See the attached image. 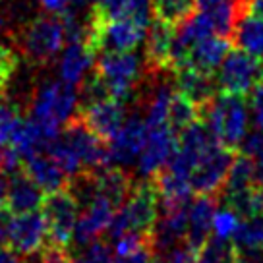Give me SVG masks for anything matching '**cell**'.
<instances>
[{"instance_id":"cell-24","label":"cell","mask_w":263,"mask_h":263,"mask_svg":"<svg viewBox=\"0 0 263 263\" xmlns=\"http://www.w3.org/2000/svg\"><path fill=\"white\" fill-rule=\"evenodd\" d=\"M230 47H232V41L222 35H215V33L205 35L190 47L186 66H196L199 70L215 72L222 62L224 54L230 50Z\"/></svg>"},{"instance_id":"cell-31","label":"cell","mask_w":263,"mask_h":263,"mask_svg":"<svg viewBox=\"0 0 263 263\" xmlns=\"http://www.w3.org/2000/svg\"><path fill=\"white\" fill-rule=\"evenodd\" d=\"M149 10L157 20L178 25L196 10V0H151Z\"/></svg>"},{"instance_id":"cell-6","label":"cell","mask_w":263,"mask_h":263,"mask_svg":"<svg viewBox=\"0 0 263 263\" xmlns=\"http://www.w3.org/2000/svg\"><path fill=\"white\" fill-rule=\"evenodd\" d=\"M93 68V76L107 97L120 103L134 97L141 80V60L134 50H105Z\"/></svg>"},{"instance_id":"cell-30","label":"cell","mask_w":263,"mask_h":263,"mask_svg":"<svg viewBox=\"0 0 263 263\" xmlns=\"http://www.w3.org/2000/svg\"><path fill=\"white\" fill-rule=\"evenodd\" d=\"M199 118H201V108L194 101H190L186 95H182L180 91H174L166 126L173 128L176 134H180L184 128H188L190 124H194Z\"/></svg>"},{"instance_id":"cell-43","label":"cell","mask_w":263,"mask_h":263,"mask_svg":"<svg viewBox=\"0 0 263 263\" xmlns=\"http://www.w3.org/2000/svg\"><path fill=\"white\" fill-rule=\"evenodd\" d=\"M238 263H263V250L248 252V254H238Z\"/></svg>"},{"instance_id":"cell-48","label":"cell","mask_w":263,"mask_h":263,"mask_svg":"<svg viewBox=\"0 0 263 263\" xmlns=\"http://www.w3.org/2000/svg\"><path fill=\"white\" fill-rule=\"evenodd\" d=\"M261 80H263V58H261Z\"/></svg>"},{"instance_id":"cell-37","label":"cell","mask_w":263,"mask_h":263,"mask_svg":"<svg viewBox=\"0 0 263 263\" xmlns=\"http://www.w3.org/2000/svg\"><path fill=\"white\" fill-rule=\"evenodd\" d=\"M197 259H199V252L196 248H192L186 242H180L176 246L168 248V254L163 263H197Z\"/></svg>"},{"instance_id":"cell-35","label":"cell","mask_w":263,"mask_h":263,"mask_svg":"<svg viewBox=\"0 0 263 263\" xmlns=\"http://www.w3.org/2000/svg\"><path fill=\"white\" fill-rule=\"evenodd\" d=\"M240 153H244L254 161L259 182L263 184V130L257 128L255 132L246 134V138L240 143Z\"/></svg>"},{"instance_id":"cell-19","label":"cell","mask_w":263,"mask_h":263,"mask_svg":"<svg viewBox=\"0 0 263 263\" xmlns=\"http://www.w3.org/2000/svg\"><path fill=\"white\" fill-rule=\"evenodd\" d=\"M217 211L215 196H199L188 209V230H186V244L201 252L211 240V227Z\"/></svg>"},{"instance_id":"cell-26","label":"cell","mask_w":263,"mask_h":263,"mask_svg":"<svg viewBox=\"0 0 263 263\" xmlns=\"http://www.w3.org/2000/svg\"><path fill=\"white\" fill-rule=\"evenodd\" d=\"M174 91L168 83H157L151 89V93L145 99V124L147 128H157V126H166L168 120V108L173 101Z\"/></svg>"},{"instance_id":"cell-49","label":"cell","mask_w":263,"mask_h":263,"mask_svg":"<svg viewBox=\"0 0 263 263\" xmlns=\"http://www.w3.org/2000/svg\"><path fill=\"white\" fill-rule=\"evenodd\" d=\"M141 2H149V0H141Z\"/></svg>"},{"instance_id":"cell-1","label":"cell","mask_w":263,"mask_h":263,"mask_svg":"<svg viewBox=\"0 0 263 263\" xmlns=\"http://www.w3.org/2000/svg\"><path fill=\"white\" fill-rule=\"evenodd\" d=\"M78 89L60 82H47L33 93L29 118L37 124L47 141L54 140L60 130L78 112Z\"/></svg>"},{"instance_id":"cell-38","label":"cell","mask_w":263,"mask_h":263,"mask_svg":"<svg viewBox=\"0 0 263 263\" xmlns=\"http://www.w3.org/2000/svg\"><path fill=\"white\" fill-rule=\"evenodd\" d=\"M248 107L252 110L254 124L259 130H263V80H259V82L254 85V89L250 91Z\"/></svg>"},{"instance_id":"cell-16","label":"cell","mask_w":263,"mask_h":263,"mask_svg":"<svg viewBox=\"0 0 263 263\" xmlns=\"http://www.w3.org/2000/svg\"><path fill=\"white\" fill-rule=\"evenodd\" d=\"M173 45L174 25L155 17L147 25V37H145V68H147V74L171 72Z\"/></svg>"},{"instance_id":"cell-28","label":"cell","mask_w":263,"mask_h":263,"mask_svg":"<svg viewBox=\"0 0 263 263\" xmlns=\"http://www.w3.org/2000/svg\"><path fill=\"white\" fill-rule=\"evenodd\" d=\"M222 194H224V201H227L224 205L232 207L242 219L263 211V184H252L248 188L222 192Z\"/></svg>"},{"instance_id":"cell-40","label":"cell","mask_w":263,"mask_h":263,"mask_svg":"<svg viewBox=\"0 0 263 263\" xmlns=\"http://www.w3.org/2000/svg\"><path fill=\"white\" fill-rule=\"evenodd\" d=\"M72 257L68 255V250H58V248H47L43 250L41 259L37 263H70Z\"/></svg>"},{"instance_id":"cell-11","label":"cell","mask_w":263,"mask_h":263,"mask_svg":"<svg viewBox=\"0 0 263 263\" xmlns=\"http://www.w3.org/2000/svg\"><path fill=\"white\" fill-rule=\"evenodd\" d=\"M76 116L85 124L87 130L108 143L126 122V107L116 99L97 97L85 101V105L76 112Z\"/></svg>"},{"instance_id":"cell-44","label":"cell","mask_w":263,"mask_h":263,"mask_svg":"<svg viewBox=\"0 0 263 263\" xmlns=\"http://www.w3.org/2000/svg\"><path fill=\"white\" fill-rule=\"evenodd\" d=\"M246 12L263 17V0H246Z\"/></svg>"},{"instance_id":"cell-2","label":"cell","mask_w":263,"mask_h":263,"mask_svg":"<svg viewBox=\"0 0 263 263\" xmlns=\"http://www.w3.org/2000/svg\"><path fill=\"white\" fill-rule=\"evenodd\" d=\"M201 118L213 138L224 147H240L248 134L250 107L244 95L219 91L205 107L201 108Z\"/></svg>"},{"instance_id":"cell-20","label":"cell","mask_w":263,"mask_h":263,"mask_svg":"<svg viewBox=\"0 0 263 263\" xmlns=\"http://www.w3.org/2000/svg\"><path fill=\"white\" fill-rule=\"evenodd\" d=\"M196 4L211 20L215 33L232 41L236 25L246 14V0H196Z\"/></svg>"},{"instance_id":"cell-7","label":"cell","mask_w":263,"mask_h":263,"mask_svg":"<svg viewBox=\"0 0 263 263\" xmlns=\"http://www.w3.org/2000/svg\"><path fill=\"white\" fill-rule=\"evenodd\" d=\"M80 209H82L80 199L68 186L45 196L41 211L45 213L47 224H49L50 248H58V250L70 248V244L74 242V230L80 217Z\"/></svg>"},{"instance_id":"cell-32","label":"cell","mask_w":263,"mask_h":263,"mask_svg":"<svg viewBox=\"0 0 263 263\" xmlns=\"http://www.w3.org/2000/svg\"><path fill=\"white\" fill-rule=\"evenodd\" d=\"M24 120L25 118L22 116V110L16 103L0 99V149L12 145Z\"/></svg>"},{"instance_id":"cell-27","label":"cell","mask_w":263,"mask_h":263,"mask_svg":"<svg viewBox=\"0 0 263 263\" xmlns=\"http://www.w3.org/2000/svg\"><path fill=\"white\" fill-rule=\"evenodd\" d=\"M232 246L238 254L263 250V211L242 219L238 230L232 238Z\"/></svg>"},{"instance_id":"cell-42","label":"cell","mask_w":263,"mask_h":263,"mask_svg":"<svg viewBox=\"0 0 263 263\" xmlns=\"http://www.w3.org/2000/svg\"><path fill=\"white\" fill-rule=\"evenodd\" d=\"M0 263H24V259L12 248H0Z\"/></svg>"},{"instance_id":"cell-3","label":"cell","mask_w":263,"mask_h":263,"mask_svg":"<svg viewBox=\"0 0 263 263\" xmlns=\"http://www.w3.org/2000/svg\"><path fill=\"white\" fill-rule=\"evenodd\" d=\"M149 25L147 14L107 20L89 12L85 22V43L95 54L105 50H134L145 37Z\"/></svg>"},{"instance_id":"cell-39","label":"cell","mask_w":263,"mask_h":263,"mask_svg":"<svg viewBox=\"0 0 263 263\" xmlns=\"http://www.w3.org/2000/svg\"><path fill=\"white\" fill-rule=\"evenodd\" d=\"M39 8L45 14H52V16H62L64 12L70 10L72 0H37Z\"/></svg>"},{"instance_id":"cell-15","label":"cell","mask_w":263,"mask_h":263,"mask_svg":"<svg viewBox=\"0 0 263 263\" xmlns=\"http://www.w3.org/2000/svg\"><path fill=\"white\" fill-rule=\"evenodd\" d=\"M147 124L140 116H132L122 124V128L116 132V136L108 141L110 164L118 166H132L136 164L141 149L147 140Z\"/></svg>"},{"instance_id":"cell-14","label":"cell","mask_w":263,"mask_h":263,"mask_svg":"<svg viewBox=\"0 0 263 263\" xmlns=\"http://www.w3.org/2000/svg\"><path fill=\"white\" fill-rule=\"evenodd\" d=\"M116 209L118 207L108 197L93 192V196L85 199V207L80 209V217H78L74 230L76 242L80 246H85L93 240H97L105 230H108Z\"/></svg>"},{"instance_id":"cell-22","label":"cell","mask_w":263,"mask_h":263,"mask_svg":"<svg viewBox=\"0 0 263 263\" xmlns=\"http://www.w3.org/2000/svg\"><path fill=\"white\" fill-rule=\"evenodd\" d=\"M22 168L45 192V196L66 188L68 182H70V178L66 176L64 171L49 155H45L43 151L31 155L29 159H25L24 163H22Z\"/></svg>"},{"instance_id":"cell-34","label":"cell","mask_w":263,"mask_h":263,"mask_svg":"<svg viewBox=\"0 0 263 263\" xmlns=\"http://www.w3.org/2000/svg\"><path fill=\"white\" fill-rule=\"evenodd\" d=\"M17 62H20L17 50L14 47H10V45L0 43V99H4L8 83L16 76Z\"/></svg>"},{"instance_id":"cell-18","label":"cell","mask_w":263,"mask_h":263,"mask_svg":"<svg viewBox=\"0 0 263 263\" xmlns=\"http://www.w3.org/2000/svg\"><path fill=\"white\" fill-rule=\"evenodd\" d=\"M43 201H45V192L24 173V168H17L10 174L6 213L37 211L43 207Z\"/></svg>"},{"instance_id":"cell-17","label":"cell","mask_w":263,"mask_h":263,"mask_svg":"<svg viewBox=\"0 0 263 263\" xmlns=\"http://www.w3.org/2000/svg\"><path fill=\"white\" fill-rule=\"evenodd\" d=\"M176 91L186 95L190 101H194L197 107L203 108L211 99L219 93L215 72L199 70L196 66H182L173 70Z\"/></svg>"},{"instance_id":"cell-10","label":"cell","mask_w":263,"mask_h":263,"mask_svg":"<svg viewBox=\"0 0 263 263\" xmlns=\"http://www.w3.org/2000/svg\"><path fill=\"white\" fill-rule=\"evenodd\" d=\"M261 80V60L248 54L242 49H230L222 62L219 64L217 87L224 93L244 95L254 89V85Z\"/></svg>"},{"instance_id":"cell-23","label":"cell","mask_w":263,"mask_h":263,"mask_svg":"<svg viewBox=\"0 0 263 263\" xmlns=\"http://www.w3.org/2000/svg\"><path fill=\"white\" fill-rule=\"evenodd\" d=\"M110 263H157L153 234L128 232L116 238Z\"/></svg>"},{"instance_id":"cell-9","label":"cell","mask_w":263,"mask_h":263,"mask_svg":"<svg viewBox=\"0 0 263 263\" xmlns=\"http://www.w3.org/2000/svg\"><path fill=\"white\" fill-rule=\"evenodd\" d=\"M4 222V234L8 246L20 255H33L43 252L49 242V224L41 209L25 213H8Z\"/></svg>"},{"instance_id":"cell-12","label":"cell","mask_w":263,"mask_h":263,"mask_svg":"<svg viewBox=\"0 0 263 263\" xmlns=\"http://www.w3.org/2000/svg\"><path fill=\"white\" fill-rule=\"evenodd\" d=\"M62 136L70 141V145L80 155L85 173H97L105 166H110L108 143L97 138L91 130H87L85 124L78 116H74L70 122L66 124Z\"/></svg>"},{"instance_id":"cell-29","label":"cell","mask_w":263,"mask_h":263,"mask_svg":"<svg viewBox=\"0 0 263 263\" xmlns=\"http://www.w3.org/2000/svg\"><path fill=\"white\" fill-rule=\"evenodd\" d=\"M45 153L64 171L68 178H76V176L85 173L82 159H80V155L76 153V149L70 145V141L66 140L64 136L60 140H58V136L54 140H50L45 145Z\"/></svg>"},{"instance_id":"cell-5","label":"cell","mask_w":263,"mask_h":263,"mask_svg":"<svg viewBox=\"0 0 263 263\" xmlns=\"http://www.w3.org/2000/svg\"><path fill=\"white\" fill-rule=\"evenodd\" d=\"M17 50L31 64H49L66 43L64 22L60 16L45 14L27 20L12 37Z\"/></svg>"},{"instance_id":"cell-36","label":"cell","mask_w":263,"mask_h":263,"mask_svg":"<svg viewBox=\"0 0 263 263\" xmlns=\"http://www.w3.org/2000/svg\"><path fill=\"white\" fill-rule=\"evenodd\" d=\"M85 250L82 254H78L76 259H72L70 263H110V250L107 248L105 242L93 240L89 244H85Z\"/></svg>"},{"instance_id":"cell-41","label":"cell","mask_w":263,"mask_h":263,"mask_svg":"<svg viewBox=\"0 0 263 263\" xmlns=\"http://www.w3.org/2000/svg\"><path fill=\"white\" fill-rule=\"evenodd\" d=\"M6 196H8V174L0 168V215L6 213Z\"/></svg>"},{"instance_id":"cell-45","label":"cell","mask_w":263,"mask_h":263,"mask_svg":"<svg viewBox=\"0 0 263 263\" xmlns=\"http://www.w3.org/2000/svg\"><path fill=\"white\" fill-rule=\"evenodd\" d=\"M10 35V24H8V16L0 10V43H2V39H6Z\"/></svg>"},{"instance_id":"cell-13","label":"cell","mask_w":263,"mask_h":263,"mask_svg":"<svg viewBox=\"0 0 263 263\" xmlns=\"http://www.w3.org/2000/svg\"><path fill=\"white\" fill-rule=\"evenodd\" d=\"M178 145V134L168 126L149 128L145 145L141 149L136 166L145 178H153L159 171H163L173 159Z\"/></svg>"},{"instance_id":"cell-46","label":"cell","mask_w":263,"mask_h":263,"mask_svg":"<svg viewBox=\"0 0 263 263\" xmlns=\"http://www.w3.org/2000/svg\"><path fill=\"white\" fill-rule=\"evenodd\" d=\"M76 6H85V4H97L101 0H72Z\"/></svg>"},{"instance_id":"cell-33","label":"cell","mask_w":263,"mask_h":263,"mask_svg":"<svg viewBox=\"0 0 263 263\" xmlns=\"http://www.w3.org/2000/svg\"><path fill=\"white\" fill-rule=\"evenodd\" d=\"M240 222H242V217L232 207L224 205L222 209L217 207L213 217V227H211V238L219 240V242H232Z\"/></svg>"},{"instance_id":"cell-4","label":"cell","mask_w":263,"mask_h":263,"mask_svg":"<svg viewBox=\"0 0 263 263\" xmlns=\"http://www.w3.org/2000/svg\"><path fill=\"white\" fill-rule=\"evenodd\" d=\"M157 219H159V194L155 182L145 178L138 186H132L130 194L118 205L112 222L108 227V234L115 240L128 232L153 234Z\"/></svg>"},{"instance_id":"cell-8","label":"cell","mask_w":263,"mask_h":263,"mask_svg":"<svg viewBox=\"0 0 263 263\" xmlns=\"http://www.w3.org/2000/svg\"><path fill=\"white\" fill-rule=\"evenodd\" d=\"M234 157H236L234 149L224 147L222 143L215 140L201 153L199 161L190 174L192 192L197 196H217L219 192H222V186H224Z\"/></svg>"},{"instance_id":"cell-21","label":"cell","mask_w":263,"mask_h":263,"mask_svg":"<svg viewBox=\"0 0 263 263\" xmlns=\"http://www.w3.org/2000/svg\"><path fill=\"white\" fill-rule=\"evenodd\" d=\"M95 50L89 49L85 39L68 41V47L62 52L60 58V80L68 85H82L85 80V74L95 64Z\"/></svg>"},{"instance_id":"cell-47","label":"cell","mask_w":263,"mask_h":263,"mask_svg":"<svg viewBox=\"0 0 263 263\" xmlns=\"http://www.w3.org/2000/svg\"><path fill=\"white\" fill-rule=\"evenodd\" d=\"M4 242H6V234H4V224L0 222V248L4 246Z\"/></svg>"},{"instance_id":"cell-25","label":"cell","mask_w":263,"mask_h":263,"mask_svg":"<svg viewBox=\"0 0 263 263\" xmlns=\"http://www.w3.org/2000/svg\"><path fill=\"white\" fill-rule=\"evenodd\" d=\"M232 43L238 45V49L246 50L252 57L263 58V17L255 16V14H244L242 20L238 22L234 35H232Z\"/></svg>"}]
</instances>
